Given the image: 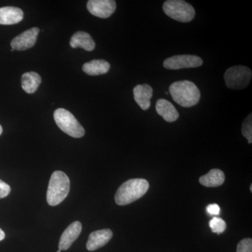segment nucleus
I'll return each mask as SVG.
<instances>
[{"mask_svg": "<svg viewBox=\"0 0 252 252\" xmlns=\"http://www.w3.org/2000/svg\"><path fill=\"white\" fill-rule=\"evenodd\" d=\"M210 226L213 233L220 234V233L224 232L225 228H226V223L222 219L214 217L210 221Z\"/></svg>", "mask_w": 252, "mask_h": 252, "instance_id": "obj_20", "label": "nucleus"}, {"mask_svg": "<svg viewBox=\"0 0 252 252\" xmlns=\"http://www.w3.org/2000/svg\"><path fill=\"white\" fill-rule=\"evenodd\" d=\"M70 181L64 172L55 171L50 179L46 200L51 206L62 203L69 194Z\"/></svg>", "mask_w": 252, "mask_h": 252, "instance_id": "obj_3", "label": "nucleus"}, {"mask_svg": "<svg viewBox=\"0 0 252 252\" xmlns=\"http://www.w3.org/2000/svg\"><path fill=\"white\" fill-rule=\"evenodd\" d=\"M162 9L167 16L179 22H190L195 16L193 6L183 0H167L164 2Z\"/></svg>", "mask_w": 252, "mask_h": 252, "instance_id": "obj_5", "label": "nucleus"}, {"mask_svg": "<svg viewBox=\"0 0 252 252\" xmlns=\"http://www.w3.org/2000/svg\"><path fill=\"white\" fill-rule=\"evenodd\" d=\"M156 110L158 114L163 118L167 122H175L180 117V114L175 106L165 99H159L157 101Z\"/></svg>", "mask_w": 252, "mask_h": 252, "instance_id": "obj_14", "label": "nucleus"}, {"mask_svg": "<svg viewBox=\"0 0 252 252\" xmlns=\"http://www.w3.org/2000/svg\"><path fill=\"white\" fill-rule=\"evenodd\" d=\"M5 238V233L0 228V241H1V240H4Z\"/></svg>", "mask_w": 252, "mask_h": 252, "instance_id": "obj_24", "label": "nucleus"}, {"mask_svg": "<svg viewBox=\"0 0 252 252\" xmlns=\"http://www.w3.org/2000/svg\"><path fill=\"white\" fill-rule=\"evenodd\" d=\"M250 191L252 192V185L250 186Z\"/></svg>", "mask_w": 252, "mask_h": 252, "instance_id": "obj_26", "label": "nucleus"}, {"mask_svg": "<svg viewBox=\"0 0 252 252\" xmlns=\"http://www.w3.org/2000/svg\"><path fill=\"white\" fill-rule=\"evenodd\" d=\"M2 131H3L2 127H1V126L0 125V135H1V133H2Z\"/></svg>", "mask_w": 252, "mask_h": 252, "instance_id": "obj_25", "label": "nucleus"}, {"mask_svg": "<svg viewBox=\"0 0 252 252\" xmlns=\"http://www.w3.org/2000/svg\"><path fill=\"white\" fill-rule=\"evenodd\" d=\"M252 76L250 68L243 65L233 66L225 71V84L230 89L243 90L250 85Z\"/></svg>", "mask_w": 252, "mask_h": 252, "instance_id": "obj_6", "label": "nucleus"}, {"mask_svg": "<svg viewBox=\"0 0 252 252\" xmlns=\"http://www.w3.org/2000/svg\"><path fill=\"white\" fill-rule=\"evenodd\" d=\"M40 30L32 28L16 36L11 42V48L16 51H25L31 49L36 44V39Z\"/></svg>", "mask_w": 252, "mask_h": 252, "instance_id": "obj_9", "label": "nucleus"}, {"mask_svg": "<svg viewBox=\"0 0 252 252\" xmlns=\"http://www.w3.org/2000/svg\"><path fill=\"white\" fill-rule=\"evenodd\" d=\"M236 252H252V238H245L240 240L237 245Z\"/></svg>", "mask_w": 252, "mask_h": 252, "instance_id": "obj_21", "label": "nucleus"}, {"mask_svg": "<svg viewBox=\"0 0 252 252\" xmlns=\"http://www.w3.org/2000/svg\"><path fill=\"white\" fill-rule=\"evenodd\" d=\"M69 44L73 49L82 48L87 51H94L95 47V43L90 34L82 31L77 32L73 34Z\"/></svg>", "mask_w": 252, "mask_h": 252, "instance_id": "obj_15", "label": "nucleus"}, {"mask_svg": "<svg viewBox=\"0 0 252 252\" xmlns=\"http://www.w3.org/2000/svg\"><path fill=\"white\" fill-rule=\"evenodd\" d=\"M203 63L201 58L194 55H177L165 59L163 62V67L167 69L177 70L186 68L200 67Z\"/></svg>", "mask_w": 252, "mask_h": 252, "instance_id": "obj_7", "label": "nucleus"}, {"mask_svg": "<svg viewBox=\"0 0 252 252\" xmlns=\"http://www.w3.org/2000/svg\"><path fill=\"white\" fill-rule=\"evenodd\" d=\"M41 83V78L36 72H29L23 74L21 84L23 90L27 94L35 93Z\"/></svg>", "mask_w": 252, "mask_h": 252, "instance_id": "obj_18", "label": "nucleus"}, {"mask_svg": "<svg viewBox=\"0 0 252 252\" xmlns=\"http://www.w3.org/2000/svg\"><path fill=\"white\" fill-rule=\"evenodd\" d=\"M54 120L60 129L64 133L74 138H80L85 135V130L72 113L67 109H56L54 114Z\"/></svg>", "mask_w": 252, "mask_h": 252, "instance_id": "obj_4", "label": "nucleus"}, {"mask_svg": "<svg viewBox=\"0 0 252 252\" xmlns=\"http://www.w3.org/2000/svg\"><path fill=\"white\" fill-rule=\"evenodd\" d=\"M82 69L88 75H102L109 72L110 64L104 60H94L85 63Z\"/></svg>", "mask_w": 252, "mask_h": 252, "instance_id": "obj_16", "label": "nucleus"}, {"mask_svg": "<svg viewBox=\"0 0 252 252\" xmlns=\"http://www.w3.org/2000/svg\"><path fill=\"white\" fill-rule=\"evenodd\" d=\"M207 211L211 215H217L220 214V207L217 204H211L207 207Z\"/></svg>", "mask_w": 252, "mask_h": 252, "instance_id": "obj_23", "label": "nucleus"}, {"mask_svg": "<svg viewBox=\"0 0 252 252\" xmlns=\"http://www.w3.org/2000/svg\"><path fill=\"white\" fill-rule=\"evenodd\" d=\"M87 9L94 16L107 18L115 12L117 4L114 0H90L88 1Z\"/></svg>", "mask_w": 252, "mask_h": 252, "instance_id": "obj_8", "label": "nucleus"}, {"mask_svg": "<svg viewBox=\"0 0 252 252\" xmlns=\"http://www.w3.org/2000/svg\"><path fill=\"white\" fill-rule=\"evenodd\" d=\"M242 134L247 140L249 144L252 143V114L248 116L245 119L242 126Z\"/></svg>", "mask_w": 252, "mask_h": 252, "instance_id": "obj_19", "label": "nucleus"}, {"mask_svg": "<svg viewBox=\"0 0 252 252\" xmlns=\"http://www.w3.org/2000/svg\"><path fill=\"white\" fill-rule=\"evenodd\" d=\"M24 17L23 11L14 6L0 8V25L10 26L21 22Z\"/></svg>", "mask_w": 252, "mask_h": 252, "instance_id": "obj_13", "label": "nucleus"}, {"mask_svg": "<svg viewBox=\"0 0 252 252\" xmlns=\"http://www.w3.org/2000/svg\"><path fill=\"white\" fill-rule=\"evenodd\" d=\"M82 230L81 222H72L63 232L60 239L59 248L61 251H65L72 246L73 243L77 240Z\"/></svg>", "mask_w": 252, "mask_h": 252, "instance_id": "obj_10", "label": "nucleus"}, {"mask_svg": "<svg viewBox=\"0 0 252 252\" xmlns=\"http://www.w3.org/2000/svg\"><path fill=\"white\" fill-rule=\"evenodd\" d=\"M149 184L144 179H131L126 181L119 189L115 195L117 205H128L142 198L149 190Z\"/></svg>", "mask_w": 252, "mask_h": 252, "instance_id": "obj_2", "label": "nucleus"}, {"mask_svg": "<svg viewBox=\"0 0 252 252\" xmlns=\"http://www.w3.org/2000/svg\"><path fill=\"white\" fill-rule=\"evenodd\" d=\"M57 252H61V250H58Z\"/></svg>", "mask_w": 252, "mask_h": 252, "instance_id": "obj_27", "label": "nucleus"}, {"mask_svg": "<svg viewBox=\"0 0 252 252\" xmlns=\"http://www.w3.org/2000/svg\"><path fill=\"white\" fill-rule=\"evenodd\" d=\"M169 91L176 103L183 107H193L200 101V91L192 81H175L170 85Z\"/></svg>", "mask_w": 252, "mask_h": 252, "instance_id": "obj_1", "label": "nucleus"}, {"mask_svg": "<svg viewBox=\"0 0 252 252\" xmlns=\"http://www.w3.org/2000/svg\"><path fill=\"white\" fill-rule=\"evenodd\" d=\"M10 192H11L10 186L0 180V199L8 196Z\"/></svg>", "mask_w": 252, "mask_h": 252, "instance_id": "obj_22", "label": "nucleus"}, {"mask_svg": "<svg viewBox=\"0 0 252 252\" xmlns=\"http://www.w3.org/2000/svg\"><path fill=\"white\" fill-rule=\"evenodd\" d=\"M225 175L220 169H212L206 175L201 176L199 179L200 185L206 187H217L223 185Z\"/></svg>", "mask_w": 252, "mask_h": 252, "instance_id": "obj_17", "label": "nucleus"}, {"mask_svg": "<svg viewBox=\"0 0 252 252\" xmlns=\"http://www.w3.org/2000/svg\"><path fill=\"white\" fill-rule=\"evenodd\" d=\"M134 99L142 110L146 111L151 106V98L153 95V89L149 84H140L133 89Z\"/></svg>", "mask_w": 252, "mask_h": 252, "instance_id": "obj_12", "label": "nucleus"}, {"mask_svg": "<svg viewBox=\"0 0 252 252\" xmlns=\"http://www.w3.org/2000/svg\"><path fill=\"white\" fill-rule=\"evenodd\" d=\"M113 236L112 230L109 228L96 230L91 233L89 237L86 248L89 251L94 252L102 248L110 241Z\"/></svg>", "mask_w": 252, "mask_h": 252, "instance_id": "obj_11", "label": "nucleus"}]
</instances>
